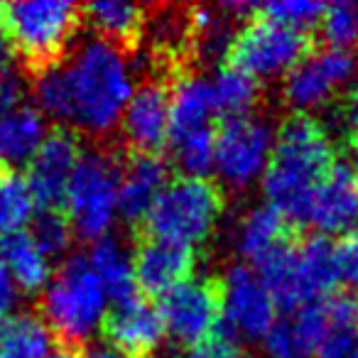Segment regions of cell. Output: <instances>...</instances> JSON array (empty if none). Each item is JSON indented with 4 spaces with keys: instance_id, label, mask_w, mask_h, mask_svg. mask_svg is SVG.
Listing matches in <instances>:
<instances>
[{
    "instance_id": "1",
    "label": "cell",
    "mask_w": 358,
    "mask_h": 358,
    "mask_svg": "<svg viewBox=\"0 0 358 358\" xmlns=\"http://www.w3.org/2000/svg\"><path fill=\"white\" fill-rule=\"evenodd\" d=\"M135 89V64L128 50L89 37L66 59L35 71V108L45 118L103 138L120 125Z\"/></svg>"
},
{
    "instance_id": "2",
    "label": "cell",
    "mask_w": 358,
    "mask_h": 358,
    "mask_svg": "<svg viewBox=\"0 0 358 358\" xmlns=\"http://www.w3.org/2000/svg\"><path fill=\"white\" fill-rule=\"evenodd\" d=\"M336 167L334 138L314 115H289L275 130L273 152L260 187L268 206L287 221L302 224L317 185Z\"/></svg>"
},
{
    "instance_id": "3",
    "label": "cell",
    "mask_w": 358,
    "mask_h": 358,
    "mask_svg": "<svg viewBox=\"0 0 358 358\" xmlns=\"http://www.w3.org/2000/svg\"><path fill=\"white\" fill-rule=\"evenodd\" d=\"M226 199L206 177H174L145 216L150 238L192 248L206 243L224 219Z\"/></svg>"
},
{
    "instance_id": "4",
    "label": "cell",
    "mask_w": 358,
    "mask_h": 358,
    "mask_svg": "<svg viewBox=\"0 0 358 358\" xmlns=\"http://www.w3.org/2000/svg\"><path fill=\"white\" fill-rule=\"evenodd\" d=\"M8 47L35 71L62 62L81 25V8L69 0H15L0 8Z\"/></svg>"
},
{
    "instance_id": "5",
    "label": "cell",
    "mask_w": 358,
    "mask_h": 358,
    "mask_svg": "<svg viewBox=\"0 0 358 358\" xmlns=\"http://www.w3.org/2000/svg\"><path fill=\"white\" fill-rule=\"evenodd\" d=\"M110 299L86 255H71L42 289V319L66 346H84L108 314Z\"/></svg>"
},
{
    "instance_id": "6",
    "label": "cell",
    "mask_w": 358,
    "mask_h": 358,
    "mask_svg": "<svg viewBox=\"0 0 358 358\" xmlns=\"http://www.w3.org/2000/svg\"><path fill=\"white\" fill-rule=\"evenodd\" d=\"M260 280L275 304L287 309L307 307L329 297L338 280L336 245L324 236H312L302 243H287L260 265Z\"/></svg>"
},
{
    "instance_id": "7",
    "label": "cell",
    "mask_w": 358,
    "mask_h": 358,
    "mask_svg": "<svg viewBox=\"0 0 358 358\" xmlns=\"http://www.w3.org/2000/svg\"><path fill=\"white\" fill-rule=\"evenodd\" d=\"M120 162L106 150H86L71 174L64 196L66 221L74 236L101 241L110 234L118 216Z\"/></svg>"
},
{
    "instance_id": "8",
    "label": "cell",
    "mask_w": 358,
    "mask_h": 358,
    "mask_svg": "<svg viewBox=\"0 0 358 358\" xmlns=\"http://www.w3.org/2000/svg\"><path fill=\"white\" fill-rule=\"evenodd\" d=\"M275 143V125L260 113L229 118L216 130L214 169L221 185L245 192L263 179Z\"/></svg>"
},
{
    "instance_id": "9",
    "label": "cell",
    "mask_w": 358,
    "mask_h": 358,
    "mask_svg": "<svg viewBox=\"0 0 358 358\" xmlns=\"http://www.w3.org/2000/svg\"><path fill=\"white\" fill-rule=\"evenodd\" d=\"M307 47L309 40L304 32L258 15L236 30L229 59L231 66L245 71L260 84L285 79L307 57Z\"/></svg>"
},
{
    "instance_id": "10",
    "label": "cell",
    "mask_w": 358,
    "mask_h": 358,
    "mask_svg": "<svg viewBox=\"0 0 358 358\" xmlns=\"http://www.w3.org/2000/svg\"><path fill=\"white\" fill-rule=\"evenodd\" d=\"M358 57L348 50L324 47L307 55L282 79V103L294 110V115H312L338 101V96L356 81Z\"/></svg>"
},
{
    "instance_id": "11",
    "label": "cell",
    "mask_w": 358,
    "mask_h": 358,
    "mask_svg": "<svg viewBox=\"0 0 358 358\" xmlns=\"http://www.w3.org/2000/svg\"><path fill=\"white\" fill-rule=\"evenodd\" d=\"M164 336L185 348H201L216 341L221 331L219 285L209 278H189L159 297Z\"/></svg>"
},
{
    "instance_id": "12",
    "label": "cell",
    "mask_w": 358,
    "mask_h": 358,
    "mask_svg": "<svg viewBox=\"0 0 358 358\" xmlns=\"http://www.w3.org/2000/svg\"><path fill=\"white\" fill-rule=\"evenodd\" d=\"M221 327L229 338L263 341L275 324V299L250 265H231L219 282Z\"/></svg>"
},
{
    "instance_id": "13",
    "label": "cell",
    "mask_w": 358,
    "mask_h": 358,
    "mask_svg": "<svg viewBox=\"0 0 358 358\" xmlns=\"http://www.w3.org/2000/svg\"><path fill=\"white\" fill-rule=\"evenodd\" d=\"M312 338L314 358H353L358 351V297L351 292H331L329 297L299 307Z\"/></svg>"
},
{
    "instance_id": "14",
    "label": "cell",
    "mask_w": 358,
    "mask_h": 358,
    "mask_svg": "<svg viewBox=\"0 0 358 358\" xmlns=\"http://www.w3.org/2000/svg\"><path fill=\"white\" fill-rule=\"evenodd\" d=\"M81 155L84 150L74 133L62 128L47 135L37 155L27 162L25 177L37 206L57 209L59 204H64L71 174H74Z\"/></svg>"
},
{
    "instance_id": "15",
    "label": "cell",
    "mask_w": 358,
    "mask_h": 358,
    "mask_svg": "<svg viewBox=\"0 0 358 358\" xmlns=\"http://www.w3.org/2000/svg\"><path fill=\"white\" fill-rule=\"evenodd\" d=\"M108 346L125 358H155L164 341V327L155 304L133 294L108 307L103 319Z\"/></svg>"
},
{
    "instance_id": "16",
    "label": "cell",
    "mask_w": 358,
    "mask_h": 358,
    "mask_svg": "<svg viewBox=\"0 0 358 358\" xmlns=\"http://www.w3.org/2000/svg\"><path fill=\"white\" fill-rule=\"evenodd\" d=\"M302 224L327 236H346L358 229V182L346 164H336L312 192Z\"/></svg>"
},
{
    "instance_id": "17",
    "label": "cell",
    "mask_w": 358,
    "mask_h": 358,
    "mask_svg": "<svg viewBox=\"0 0 358 358\" xmlns=\"http://www.w3.org/2000/svg\"><path fill=\"white\" fill-rule=\"evenodd\" d=\"M118 128L135 155H157L169 143V91L157 81L138 86Z\"/></svg>"
},
{
    "instance_id": "18",
    "label": "cell",
    "mask_w": 358,
    "mask_h": 358,
    "mask_svg": "<svg viewBox=\"0 0 358 358\" xmlns=\"http://www.w3.org/2000/svg\"><path fill=\"white\" fill-rule=\"evenodd\" d=\"M196 255L192 248L167 243V241L148 238L133 253L135 285L152 297H162L169 289L192 278Z\"/></svg>"
},
{
    "instance_id": "19",
    "label": "cell",
    "mask_w": 358,
    "mask_h": 358,
    "mask_svg": "<svg viewBox=\"0 0 358 358\" xmlns=\"http://www.w3.org/2000/svg\"><path fill=\"white\" fill-rule=\"evenodd\" d=\"M169 182V169L159 155H133L120 164L118 214L130 224L145 221L148 211Z\"/></svg>"
},
{
    "instance_id": "20",
    "label": "cell",
    "mask_w": 358,
    "mask_h": 358,
    "mask_svg": "<svg viewBox=\"0 0 358 358\" xmlns=\"http://www.w3.org/2000/svg\"><path fill=\"white\" fill-rule=\"evenodd\" d=\"M219 115L214 101V86L204 74H185L169 91V140L214 130Z\"/></svg>"
},
{
    "instance_id": "21",
    "label": "cell",
    "mask_w": 358,
    "mask_h": 358,
    "mask_svg": "<svg viewBox=\"0 0 358 358\" xmlns=\"http://www.w3.org/2000/svg\"><path fill=\"white\" fill-rule=\"evenodd\" d=\"M289 221L273 206L260 204L248 209L234 229V248L245 263L263 265L289 243Z\"/></svg>"
},
{
    "instance_id": "22",
    "label": "cell",
    "mask_w": 358,
    "mask_h": 358,
    "mask_svg": "<svg viewBox=\"0 0 358 358\" xmlns=\"http://www.w3.org/2000/svg\"><path fill=\"white\" fill-rule=\"evenodd\" d=\"M47 130V118L35 106L20 103L0 118V164L3 167H20L27 164L42 148Z\"/></svg>"
},
{
    "instance_id": "23",
    "label": "cell",
    "mask_w": 358,
    "mask_h": 358,
    "mask_svg": "<svg viewBox=\"0 0 358 358\" xmlns=\"http://www.w3.org/2000/svg\"><path fill=\"white\" fill-rule=\"evenodd\" d=\"M81 17H86L96 30V37L108 40L113 45L128 50L130 45L140 40L145 32V8L138 3H125V0H99L81 8Z\"/></svg>"
},
{
    "instance_id": "24",
    "label": "cell",
    "mask_w": 358,
    "mask_h": 358,
    "mask_svg": "<svg viewBox=\"0 0 358 358\" xmlns=\"http://www.w3.org/2000/svg\"><path fill=\"white\" fill-rule=\"evenodd\" d=\"M0 265L22 292H42L52 280V260L30 234H15L0 243Z\"/></svg>"
},
{
    "instance_id": "25",
    "label": "cell",
    "mask_w": 358,
    "mask_h": 358,
    "mask_svg": "<svg viewBox=\"0 0 358 358\" xmlns=\"http://www.w3.org/2000/svg\"><path fill=\"white\" fill-rule=\"evenodd\" d=\"M86 260H89L99 282L103 285L110 302H120V299H128L135 294L138 285H135L133 253L125 248L123 241L113 238V236L96 241Z\"/></svg>"
},
{
    "instance_id": "26",
    "label": "cell",
    "mask_w": 358,
    "mask_h": 358,
    "mask_svg": "<svg viewBox=\"0 0 358 358\" xmlns=\"http://www.w3.org/2000/svg\"><path fill=\"white\" fill-rule=\"evenodd\" d=\"M55 334L40 314L13 312L0 319V358H50Z\"/></svg>"
},
{
    "instance_id": "27",
    "label": "cell",
    "mask_w": 358,
    "mask_h": 358,
    "mask_svg": "<svg viewBox=\"0 0 358 358\" xmlns=\"http://www.w3.org/2000/svg\"><path fill=\"white\" fill-rule=\"evenodd\" d=\"M236 37V20L219 6H204L192 10V50L199 59L216 62L229 57Z\"/></svg>"
},
{
    "instance_id": "28",
    "label": "cell",
    "mask_w": 358,
    "mask_h": 358,
    "mask_svg": "<svg viewBox=\"0 0 358 358\" xmlns=\"http://www.w3.org/2000/svg\"><path fill=\"white\" fill-rule=\"evenodd\" d=\"M37 216V201L25 177L13 169L0 172V236L22 234Z\"/></svg>"
},
{
    "instance_id": "29",
    "label": "cell",
    "mask_w": 358,
    "mask_h": 358,
    "mask_svg": "<svg viewBox=\"0 0 358 358\" xmlns=\"http://www.w3.org/2000/svg\"><path fill=\"white\" fill-rule=\"evenodd\" d=\"M211 86H214L216 110L229 115V118H238V115L253 113V108L260 101L258 81L231 64L224 66V69H219V74L211 79Z\"/></svg>"
},
{
    "instance_id": "30",
    "label": "cell",
    "mask_w": 358,
    "mask_h": 358,
    "mask_svg": "<svg viewBox=\"0 0 358 358\" xmlns=\"http://www.w3.org/2000/svg\"><path fill=\"white\" fill-rule=\"evenodd\" d=\"M263 346L268 358H314L312 338L297 312L280 322L275 319L270 331L263 336Z\"/></svg>"
},
{
    "instance_id": "31",
    "label": "cell",
    "mask_w": 358,
    "mask_h": 358,
    "mask_svg": "<svg viewBox=\"0 0 358 358\" xmlns=\"http://www.w3.org/2000/svg\"><path fill=\"white\" fill-rule=\"evenodd\" d=\"M152 27V47L167 57H174L192 47V10L162 8L145 27Z\"/></svg>"
},
{
    "instance_id": "32",
    "label": "cell",
    "mask_w": 358,
    "mask_h": 358,
    "mask_svg": "<svg viewBox=\"0 0 358 358\" xmlns=\"http://www.w3.org/2000/svg\"><path fill=\"white\" fill-rule=\"evenodd\" d=\"M322 40L331 50H348L358 45V6L348 0H338L331 6H324L319 17Z\"/></svg>"
},
{
    "instance_id": "33",
    "label": "cell",
    "mask_w": 358,
    "mask_h": 358,
    "mask_svg": "<svg viewBox=\"0 0 358 358\" xmlns=\"http://www.w3.org/2000/svg\"><path fill=\"white\" fill-rule=\"evenodd\" d=\"M32 241L42 248V253L50 260L62 258V255L69 250L71 238H74V231H71L66 216H62L57 209H45V214L35 216L32 219Z\"/></svg>"
},
{
    "instance_id": "34",
    "label": "cell",
    "mask_w": 358,
    "mask_h": 358,
    "mask_svg": "<svg viewBox=\"0 0 358 358\" xmlns=\"http://www.w3.org/2000/svg\"><path fill=\"white\" fill-rule=\"evenodd\" d=\"M258 10L260 15L278 22V25L304 32L307 27L319 25L324 6L314 3V0H280V3H263V6H258Z\"/></svg>"
},
{
    "instance_id": "35",
    "label": "cell",
    "mask_w": 358,
    "mask_h": 358,
    "mask_svg": "<svg viewBox=\"0 0 358 358\" xmlns=\"http://www.w3.org/2000/svg\"><path fill=\"white\" fill-rule=\"evenodd\" d=\"M334 128L343 140L358 145V76L336 101L334 110Z\"/></svg>"
},
{
    "instance_id": "36",
    "label": "cell",
    "mask_w": 358,
    "mask_h": 358,
    "mask_svg": "<svg viewBox=\"0 0 358 358\" xmlns=\"http://www.w3.org/2000/svg\"><path fill=\"white\" fill-rule=\"evenodd\" d=\"M338 260V280L348 285L351 294L358 297V229L343 236V241L336 245Z\"/></svg>"
},
{
    "instance_id": "37",
    "label": "cell",
    "mask_w": 358,
    "mask_h": 358,
    "mask_svg": "<svg viewBox=\"0 0 358 358\" xmlns=\"http://www.w3.org/2000/svg\"><path fill=\"white\" fill-rule=\"evenodd\" d=\"M22 96H25V84L15 71H6L0 74V118L6 113H10L13 108L22 103Z\"/></svg>"
},
{
    "instance_id": "38",
    "label": "cell",
    "mask_w": 358,
    "mask_h": 358,
    "mask_svg": "<svg viewBox=\"0 0 358 358\" xmlns=\"http://www.w3.org/2000/svg\"><path fill=\"white\" fill-rule=\"evenodd\" d=\"M187 358H241V353L226 338H216V341L206 343V346L194 348Z\"/></svg>"
},
{
    "instance_id": "39",
    "label": "cell",
    "mask_w": 358,
    "mask_h": 358,
    "mask_svg": "<svg viewBox=\"0 0 358 358\" xmlns=\"http://www.w3.org/2000/svg\"><path fill=\"white\" fill-rule=\"evenodd\" d=\"M15 302H17V287L10 280V275L6 273V268L0 265V319L13 314Z\"/></svg>"
},
{
    "instance_id": "40",
    "label": "cell",
    "mask_w": 358,
    "mask_h": 358,
    "mask_svg": "<svg viewBox=\"0 0 358 358\" xmlns=\"http://www.w3.org/2000/svg\"><path fill=\"white\" fill-rule=\"evenodd\" d=\"M79 358H125V356H120L115 348H110L108 343H103V346H89Z\"/></svg>"
},
{
    "instance_id": "41",
    "label": "cell",
    "mask_w": 358,
    "mask_h": 358,
    "mask_svg": "<svg viewBox=\"0 0 358 358\" xmlns=\"http://www.w3.org/2000/svg\"><path fill=\"white\" fill-rule=\"evenodd\" d=\"M10 71V47L3 35V15H0V74Z\"/></svg>"
},
{
    "instance_id": "42",
    "label": "cell",
    "mask_w": 358,
    "mask_h": 358,
    "mask_svg": "<svg viewBox=\"0 0 358 358\" xmlns=\"http://www.w3.org/2000/svg\"><path fill=\"white\" fill-rule=\"evenodd\" d=\"M353 174H356V182H358V157H356V167H353Z\"/></svg>"
},
{
    "instance_id": "43",
    "label": "cell",
    "mask_w": 358,
    "mask_h": 358,
    "mask_svg": "<svg viewBox=\"0 0 358 358\" xmlns=\"http://www.w3.org/2000/svg\"><path fill=\"white\" fill-rule=\"evenodd\" d=\"M353 358H358V351H356V353H353Z\"/></svg>"
}]
</instances>
